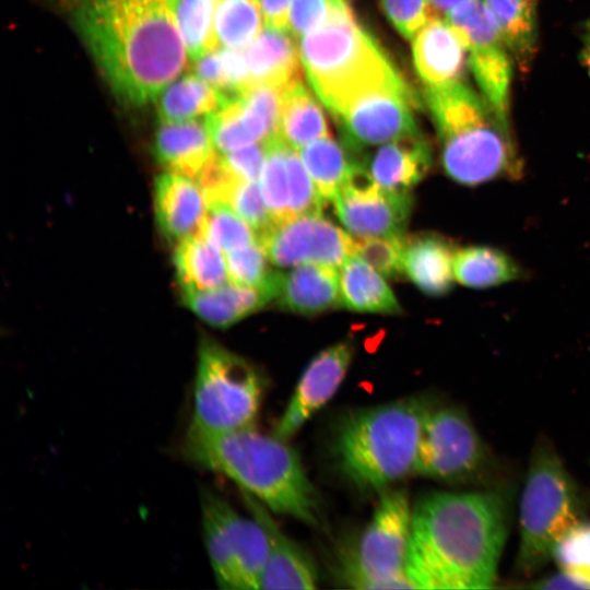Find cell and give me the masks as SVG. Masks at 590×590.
Returning <instances> with one entry per match:
<instances>
[{
  "mask_svg": "<svg viewBox=\"0 0 590 590\" xmlns=\"http://www.w3.org/2000/svg\"><path fill=\"white\" fill-rule=\"evenodd\" d=\"M510 484L429 492L413 506L408 576L414 589H488L511 521Z\"/></svg>",
  "mask_w": 590,
  "mask_h": 590,
  "instance_id": "cell-1",
  "label": "cell"
},
{
  "mask_svg": "<svg viewBox=\"0 0 590 590\" xmlns=\"http://www.w3.org/2000/svg\"><path fill=\"white\" fill-rule=\"evenodd\" d=\"M82 43L122 104L155 102L189 60L177 0H63Z\"/></svg>",
  "mask_w": 590,
  "mask_h": 590,
  "instance_id": "cell-2",
  "label": "cell"
},
{
  "mask_svg": "<svg viewBox=\"0 0 590 590\" xmlns=\"http://www.w3.org/2000/svg\"><path fill=\"white\" fill-rule=\"evenodd\" d=\"M181 450L186 459L226 475L271 511L319 526V496L287 440L256 426L223 434L188 429Z\"/></svg>",
  "mask_w": 590,
  "mask_h": 590,
  "instance_id": "cell-3",
  "label": "cell"
},
{
  "mask_svg": "<svg viewBox=\"0 0 590 590\" xmlns=\"http://www.w3.org/2000/svg\"><path fill=\"white\" fill-rule=\"evenodd\" d=\"M428 398L410 397L351 412L339 424L333 455L357 487L384 489L414 474Z\"/></svg>",
  "mask_w": 590,
  "mask_h": 590,
  "instance_id": "cell-4",
  "label": "cell"
},
{
  "mask_svg": "<svg viewBox=\"0 0 590 590\" xmlns=\"http://www.w3.org/2000/svg\"><path fill=\"white\" fill-rule=\"evenodd\" d=\"M298 50L310 85L333 116L365 93L406 85L350 7L303 35Z\"/></svg>",
  "mask_w": 590,
  "mask_h": 590,
  "instance_id": "cell-5",
  "label": "cell"
},
{
  "mask_svg": "<svg viewBox=\"0 0 590 590\" xmlns=\"http://www.w3.org/2000/svg\"><path fill=\"white\" fill-rule=\"evenodd\" d=\"M589 505V495L550 439L541 435L531 451L520 497L517 575L528 578L539 573L558 540L585 519Z\"/></svg>",
  "mask_w": 590,
  "mask_h": 590,
  "instance_id": "cell-6",
  "label": "cell"
},
{
  "mask_svg": "<svg viewBox=\"0 0 590 590\" xmlns=\"http://www.w3.org/2000/svg\"><path fill=\"white\" fill-rule=\"evenodd\" d=\"M264 392L260 371L212 340L199 346L189 430L223 434L256 426Z\"/></svg>",
  "mask_w": 590,
  "mask_h": 590,
  "instance_id": "cell-7",
  "label": "cell"
},
{
  "mask_svg": "<svg viewBox=\"0 0 590 590\" xmlns=\"http://www.w3.org/2000/svg\"><path fill=\"white\" fill-rule=\"evenodd\" d=\"M414 474L482 488L509 484L467 411L453 404L430 408L422 428Z\"/></svg>",
  "mask_w": 590,
  "mask_h": 590,
  "instance_id": "cell-8",
  "label": "cell"
},
{
  "mask_svg": "<svg viewBox=\"0 0 590 590\" xmlns=\"http://www.w3.org/2000/svg\"><path fill=\"white\" fill-rule=\"evenodd\" d=\"M413 507L402 488L386 489L356 547L343 560L344 581L356 589H414L408 576Z\"/></svg>",
  "mask_w": 590,
  "mask_h": 590,
  "instance_id": "cell-9",
  "label": "cell"
},
{
  "mask_svg": "<svg viewBox=\"0 0 590 590\" xmlns=\"http://www.w3.org/2000/svg\"><path fill=\"white\" fill-rule=\"evenodd\" d=\"M205 548L219 587L259 590L269 555V539L256 518L237 512L211 489L201 493Z\"/></svg>",
  "mask_w": 590,
  "mask_h": 590,
  "instance_id": "cell-10",
  "label": "cell"
},
{
  "mask_svg": "<svg viewBox=\"0 0 590 590\" xmlns=\"http://www.w3.org/2000/svg\"><path fill=\"white\" fill-rule=\"evenodd\" d=\"M460 33L468 63L482 96L496 116L508 125L514 59L482 0H469L445 16Z\"/></svg>",
  "mask_w": 590,
  "mask_h": 590,
  "instance_id": "cell-11",
  "label": "cell"
},
{
  "mask_svg": "<svg viewBox=\"0 0 590 590\" xmlns=\"http://www.w3.org/2000/svg\"><path fill=\"white\" fill-rule=\"evenodd\" d=\"M441 164L456 182L476 187L499 178H518L522 172L508 125L497 118L442 139Z\"/></svg>",
  "mask_w": 590,
  "mask_h": 590,
  "instance_id": "cell-12",
  "label": "cell"
},
{
  "mask_svg": "<svg viewBox=\"0 0 590 590\" xmlns=\"http://www.w3.org/2000/svg\"><path fill=\"white\" fill-rule=\"evenodd\" d=\"M413 95L406 86H390L365 93L334 116L353 153L368 146L420 137L412 114Z\"/></svg>",
  "mask_w": 590,
  "mask_h": 590,
  "instance_id": "cell-13",
  "label": "cell"
},
{
  "mask_svg": "<svg viewBox=\"0 0 590 590\" xmlns=\"http://www.w3.org/2000/svg\"><path fill=\"white\" fill-rule=\"evenodd\" d=\"M259 240L279 267L317 263L338 269L355 253V240L321 213L274 222Z\"/></svg>",
  "mask_w": 590,
  "mask_h": 590,
  "instance_id": "cell-14",
  "label": "cell"
},
{
  "mask_svg": "<svg viewBox=\"0 0 590 590\" xmlns=\"http://www.w3.org/2000/svg\"><path fill=\"white\" fill-rule=\"evenodd\" d=\"M283 90L253 85L227 97L204 118L219 153L264 142L278 134Z\"/></svg>",
  "mask_w": 590,
  "mask_h": 590,
  "instance_id": "cell-15",
  "label": "cell"
},
{
  "mask_svg": "<svg viewBox=\"0 0 590 590\" xmlns=\"http://www.w3.org/2000/svg\"><path fill=\"white\" fill-rule=\"evenodd\" d=\"M344 227L358 238L403 236L411 214L409 191H391L376 182L343 187L332 200Z\"/></svg>",
  "mask_w": 590,
  "mask_h": 590,
  "instance_id": "cell-16",
  "label": "cell"
},
{
  "mask_svg": "<svg viewBox=\"0 0 590 590\" xmlns=\"http://www.w3.org/2000/svg\"><path fill=\"white\" fill-rule=\"evenodd\" d=\"M352 357L353 347L346 342L319 352L302 374L273 435L288 441L334 396Z\"/></svg>",
  "mask_w": 590,
  "mask_h": 590,
  "instance_id": "cell-17",
  "label": "cell"
},
{
  "mask_svg": "<svg viewBox=\"0 0 590 590\" xmlns=\"http://www.w3.org/2000/svg\"><path fill=\"white\" fill-rule=\"evenodd\" d=\"M243 497L269 539V555L259 590L315 589L319 578L312 558L279 528L270 509L246 492H243Z\"/></svg>",
  "mask_w": 590,
  "mask_h": 590,
  "instance_id": "cell-18",
  "label": "cell"
},
{
  "mask_svg": "<svg viewBox=\"0 0 590 590\" xmlns=\"http://www.w3.org/2000/svg\"><path fill=\"white\" fill-rule=\"evenodd\" d=\"M412 54L417 74L426 86L462 80L468 50L457 28L446 19H430L412 38Z\"/></svg>",
  "mask_w": 590,
  "mask_h": 590,
  "instance_id": "cell-19",
  "label": "cell"
},
{
  "mask_svg": "<svg viewBox=\"0 0 590 590\" xmlns=\"http://www.w3.org/2000/svg\"><path fill=\"white\" fill-rule=\"evenodd\" d=\"M154 200L158 227L168 239L201 235L209 202L198 182L167 170L155 180Z\"/></svg>",
  "mask_w": 590,
  "mask_h": 590,
  "instance_id": "cell-20",
  "label": "cell"
},
{
  "mask_svg": "<svg viewBox=\"0 0 590 590\" xmlns=\"http://www.w3.org/2000/svg\"><path fill=\"white\" fill-rule=\"evenodd\" d=\"M274 299L281 308L306 316L341 305L338 271L303 263L286 273L278 272Z\"/></svg>",
  "mask_w": 590,
  "mask_h": 590,
  "instance_id": "cell-21",
  "label": "cell"
},
{
  "mask_svg": "<svg viewBox=\"0 0 590 590\" xmlns=\"http://www.w3.org/2000/svg\"><path fill=\"white\" fill-rule=\"evenodd\" d=\"M157 161L169 172L197 180L217 152L205 120L160 122L155 135Z\"/></svg>",
  "mask_w": 590,
  "mask_h": 590,
  "instance_id": "cell-22",
  "label": "cell"
},
{
  "mask_svg": "<svg viewBox=\"0 0 590 590\" xmlns=\"http://www.w3.org/2000/svg\"><path fill=\"white\" fill-rule=\"evenodd\" d=\"M288 31L267 26L245 48L250 86L271 85L284 90L299 79V50Z\"/></svg>",
  "mask_w": 590,
  "mask_h": 590,
  "instance_id": "cell-23",
  "label": "cell"
},
{
  "mask_svg": "<svg viewBox=\"0 0 590 590\" xmlns=\"http://www.w3.org/2000/svg\"><path fill=\"white\" fill-rule=\"evenodd\" d=\"M363 162L380 188L409 191L428 172L432 152L420 135L382 144L370 160Z\"/></svg>",
  "mask_w": 590,
  "mask_h": 590,
  "instance_id": "cell-24",
  "label": "cell"
},
{
  "mask_svg": "<svg viewBox=\"0 0 590 590\" xmlns=\"http://www.w3.org/2000/svg\"><path fill=\"white\" fill-rule=\"evenodd\" d=\"M425 101L441 140L492 118L499 119L485 98L462 80L426 86Z\"/></svg>",
  "mask_w": 590,
  "mask_h": 590,
  "instance_id": "cell-25",
  "label": "cell"
},
{
  "mask_svg": "<svg viewBox=\"0 0 590 590\" xmlns=\"http://www.w3.org/2000/svg\"><path fill=\"white\" fill-rule=\"evenodd\" d=\"M274 299L273 286L226 283L220 287L184 294V302L206 323L226 328Z\"/></svg>",
  "mask_w": 590,
  "mask_h": 590,
  "instance_id": "cell-26",
  "label": "cell"
},
{
  "mask_svg": "<svg viewBox=\"0 0 590 590\" xmlns=\"http://www.w3.org/2000/svg\"><path fill=\"white\" fill-rule=\"evenodd\" d=\"M453 246L438 235H423L406 241L404 273L425 294L442 296L455 281Z\"/></svg>",
  "mask_w": 590,
  "mask_h": 590,
  "instance_id": "cell-27",
  "label": "cell"
},
{
  "mask_svg": "<svg viewBox=\"0 0 590 590\" xmlns=\"http://www.w3.org/2000/svg\"><path fill=\"white\" fill-rule=\"evenodd\" d=\"M339 286L340 303L351 310L379 314L401 310L381 274L356 255L340 267Z\"/></svg>",
  "mask_w": 590,
  "mask_h": 590,
  "instance_id": "cell-28",
  "label": "cell"
},
{
  "mask_svg": "<svg viewBox=\"0 0 590 590\" xmlns=\"http://www.w3.org/2000/svg\"><path fill=\"white\" fill-rule=\"evenodd\" d=\"M174 263L176 279L184 294L213 290L228 280L224 252L202 235L177 243Z\"/></svg>",
  "mask_w": 590,
  "mask_h": 590,
  "instance_id": "cell-29",
  "label": "cell"
},
{
  "mask_svg": "<svg viewBox=\"0 0 590 590\" xmlns=\"http://www.w3.org/2000/svg\"><path fill=\"white\" fill-rule=\"evenodd\" d=\"M492 15L514 62L524 72L538 42V0H482Z\"/></svg>",
  "mask_w": 590,
  "mask_h": 590,
  "instance_id": "cell-30",
  "label": "cell"
},
{
  "mask_svg": "<svg viewBox=\"0 0 590 590\" xmlns=\"http://www.w3.org/2000/svg\"><path fill=\"white\" fill-rule=\"evenodd\" d=\"M278 134L295 150L317 139L330 137L320 104L300 79L283 90Z\"/></svg>",
  "mask_w": 590,
  "mask_h": 590,
  "instance_id": "cell-31",
  "label": "cell"
},
{
  "mask_svg": "<svg viewBox=\"0 0 590 590\" xmlns=\"http://www.w3.org/2000/svg\"><path fill=\"white\" fill-rule=\"evenodd\" d=\"M227 97L194 72L177 76L155 99L160 122H184L205 118Z\"/></svg>",
  "mask_w": 590,
  "mask_h": 590,
  "instance_id": "cell-32",
  "label": "cell"
},
{
  "mask_svg": "<svg viewBox=\"0 0 590 590\" xmlns=\"http://www.w3.org/2000/svg\"><path fill=\"white\" fill-rule=\"evenodd\" d=\"M455 280L474 290L497 287L522 278L523 271L504 250L488 245H471L456 250Z\"/></svg>",
  "mask_w": 590,
  "mask_h": 590,
  "instance_id": "cell-33",
  "label": "cell"
},
{
  "mask_svg": "<svg viewBox=\"0 0 590 590\" xmlns=\"http://www.w3.org/2000/svg\"><path fill=\"white\" fill-rule=\"evenodd\" d=\"M330 137L298 149V154L324 200L332 201L359 160Z\"/></svg>",
  "mask_w": 590,
  "mask_h": 590,
  "instance_id": "cell-34",
  "label": "cell"
},
{
  "mask_svg": "<svg viewBox=\"0 0 590 590\" xmlns=\"http://www.w3.org/2000/svg\"><path fill=\"white\" fill-rule=\"evenodd\" d=\"M260 0H214L216 48L245 49L261 32Z\"/></svg>",
  "mask_w": 590,
  "mask_h": 590,
  "instance_id": "cell-35",
  "label": "cell"
},
{
  "mask_svg": "<svg viewBox=\"0 0 590 590\" xmlns=\"http://www.w3.org/2000/svg\"><path fill=\"white\" fill-rule=\"evenodd\" d=\"M193 62L194 73L226 97L250 87L249 71L243 49L219 47Z\"/></svg>",
  "mask_w": 590,
  "mask_h": 590,
  "instance_id": "cell-36",
  "label": "cell"
},
{
  "mask_svg": "<svg viewBox=\"0 0 590 590\" xmlns=\"http://www.w3.org/2000/svg\"><path fill=\"white\" fill-rule=\"evenodd\" d=\"M290 148L279 134L267 140V156L259 187L274 222L288 219L290 178L286 157Z\"/></svg>",
  "mask_w": 590,
  "mask_h": 590,
  "instance_id": "cell-37",
  "label": "cell"
},
{
  "mask_svg": "<svg viewBox=\"0 0 590 590\" xmlns=\"http://www.w3.org/2000/svg\"><path fill=\"white\" fill-rule=\"evenodd\" d=\"M176 20L189 60L216 48L214 0H177Z\"/></svg>",
  "mask_w": 590,
  "mask_h": 590,
  "instance_id": "cell-38",
  "label": "cell"
},
{
  "mask_svg": "<svg viewBox=\"0 0 590 590\" xmlns=\"http://www.w3.org/2000/svg\"><path fill=\"white\" fill-rule=\"evenodd\" d=\"M201 235L224 253L259 241L258 233L221 201L209 202Z\"/></svg>",
  "mask_w": 590,
  "mask_h": 590,
  "instance_id": "cell-39",
  "label": "cell"
},
{
  "mask_svg": "<svg viewBox=\"0 0 590 590\" xmlns=\"http://www.w3.org/2000/svg\"><path fill=\"white\" fill-rule=\"evenodd\" d=\"M552 559L590 589V520L582 519L571 527L555 544Z\"/></svg>",
  "mask_w": 590,
  "mask_h": 590,
  "instance_id": "cell-40",
  "label": "cell"
},
{
  "mask_svg": "<svg viewBox=\"0 0 590 590\" xmlns=\"http://www.w3.org/2000/svg\"><path fill=\"white\" fill-rule=\"evenodd\" d=\"M228 280L245 286H274L276 272L269 268V258L259 241L224 253Z\"/></svg>",
  "mask_w": 590,
  "mask_h": 590,
  "instance_id": "cell-41",
  "label": "cell"
},
{
  "mask_svg": "<svg viewBox=\"0 0 590 590\" xmlns=\"http://www.w3.org/2000/svg\"><path fill=\"white\" fill-rule=\"evenodd\" d=\"M404 236L366 237L355 240V253L382 276L399 278L404 273Z\"/></svg>",
  "mask_w": 590,
  "mask_h": 590,
  "instance_id": "cell-42",
  "label": "cell"
},
{
  "mask_svg": "<svg viewBox=\"0 0 590 590\" xmlns=\"http://www.w3.org/2000/svg\"><path fill=\"white\" fill-rule=\"evenodd\" d=\"M227 203L259 235L274 223L260 192L257 180H237L228 191Z\"/></svg>",
  "mask_w": 590,
  "mask_h": 590,
  "instance_id": "cell-43",
  "label": "cell"
},
{
  "mask_svg": "<svg viewBox=\"0 0 590 590\" xmlns=\"http://www.w3.org/2000/svg\"><path fill=\"white\" fill-rule=\"evenodd\" d=\"M379 3L393 27L411 40L430 19L438 16L428 0H379Z\"/></svg>",
  "mask_w": 590,
  "mask_h": 590,
  "instance_id": "cell-44",
  "label": "cell"
},
{
  "mask_svg": "<svg viewBox=\"0 0 590 590\" xmlns=\"http://www.w3.org/2000/svg\"><path fill=\"white\" fill-rule=\"evenodd\" d=\"M347 7V0H292L288 10V31L296 38H300Z\"/></svg>",
  "mask_w": 590,
  "mask_h": 590,
  "instance_id": "cell-45",
  "label": "cell"
},
{
  "mask_svg": "<svg viewBox=\"0 0 590 590\" xmlns=\"http://www.w3.org/2000/svg\"><path fill=\"white\" fill-rule=\"evenodd\" d=\"M221 155L236 178L255 181L260 177L266 161L267 141L248 144Z\"/></svg>",
  "mask_w": 590,
  "mask_h": 590,
  "instance_id": "cell-46",
  "label": "cell"
},
{
  "mask_svg": "<svg viewBox=\"0 0 590 590\" xmlns=\"http://www.w3.org/2000/svg\"><path fill=\"white\" fill-rule=\"evenodd\" d=\"M521 587L530 589H589L586 582L560 569L555 574L530 580Z\"/></svg>",
  "mask_w": 590,
  "mask_h": 590,
  "instance_id": "cell-47",
  "label": "cell"
},
{
  "mask_svg": "<svg viewBox=\"0 0 590 590\" xmlns=\"http://www.w3.org/2000/svg\"><path fill=\"white\" fill-rule=\"evenodd\" d=\"M292 0H260L266 26L288 30V10Z\"/></svg>",
  "mask_w": 590,
  "mask_h": 590,
  "instance_id": "cell-48",
  "label": "cell"
},
{
  "mask_svg": "<svg viewBox=\"0 0 590 590\" xmlns=\"http://www.w3.org/2000/svg\"><path fill=\"white\" fill-rule=\"evenodd\" d=\"M438 16H445L456 7L469 0H428Z\"/></svg>",
  "mask_w": 590,
  "mask_h": 590,
  "instance_id": "cell-49",
  "label": "cell"
},
{
  "mask_svg": "<svg viewBox=\"0 0 590 590\" xmlns=\"http://www.w3.org/2000/svg\"><path fill=\"white\" fill-rule=\"evenodd\" d=\"M581 59H582L583 66L587 68V70L590 73V38L586 42V45L582 49Z\"/></svg>",
  "mask_w": 590,
  "mask_h": 590,
  "instance_id": "cell-50",
  "label": "cell"
}]
</instances>
